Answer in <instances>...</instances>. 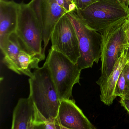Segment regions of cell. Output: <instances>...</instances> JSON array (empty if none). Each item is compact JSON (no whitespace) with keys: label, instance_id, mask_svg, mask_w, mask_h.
<instances>
[{"label":"cell","instance_id":"cell-1","mask_svg":"<svg viewBox=\"0 0 129 129\" xmlns=\"http://www.w3.org/2000/svg\"><path fill=\"white\" fill-rule=\"evenodd\" d=\"M28 80L30 95L38 111L46 120L57 118L60 100L49 70L46 63L35 69Z\"/></svg>","mask_w":129,"mask_h":129},{"label":"cell","instance_id":"cell-2","mask_svg":"<svg viewBox=\"0 0 129 129\" xmlns=\"http://www.w3.org/2000/svg\"><path fill=\"white\" fill-rule=\"evenodd\" d=\"M127 19L113 23L101 33V74L96 82L100 86V92L104 89L116 62L129 47L124 30V24Z\"/></svg>","mask_w":129,"mask_h":129},{"label":"cell","instance_id":"cell-3","mask_svg":"<svg viewBox=\"0 0 129 129\" xmlns=\"http://www.w3.org/2000/svg\"><path fill=\"white\" fill-rule=\"evenodd\" d=\"M74 12L85 26L100 34L113 23L129 17V7L120 0H99Z\"/></svg>","mask_w":129,"mask_h":129},{"label":"cell","instance_id":"cell-4","mask_svg":"<svg viewBox=\"0 0 129 129\" xmlns=\"http://www.w3.org/2000/svg\"><path fill=\"white\" fill-rule=\"evenodd\" d=\"M45 63L49 70L60 101L70 99L74 85L80 82L81 70L78 65L52 48Z\"/></svg>","mask_w":129,"mask_h":129},{"label":"cell","instance_id":"cell-5","mask_svg":"<svg viewBox=\"0 0 129 129\" xmlns=\"http://www.w3.org/2000/svg\"><path fill=\"white\" fill-rule=\"evenodd\" d=\"M15 33L24 51L30 54L45 56L42 47V28L28 4H20Z\"/></svg>","mask_w":129,"mask_h":129},{"label":"cell","instance_id":"cell-6","mask_svg":"<svg viewBox=\"0 0 129 129\" xmlns=\"http://www.w3.org/2000/svg\"><path fill=\"white\" fill-rule=\"evenodd\" d=\"M77 33L80 57L77 64L81 69L92 67L98 63L102 52V35L89 29L78 19L74 12L66 13Z\"/></svg>","mask_w":129,"mask_h":129},{"label":"cell","instance_id":"cell-7","mask_svg":"<svg viewBox=\"0 0 129 129\" xmlns=\"http://www.w3.org/2000/svg\"><path fill=\"white\" fill-rule=\"evenodd\" d=\"M51 48L77 63L80 57L77 33L72 23L65 14L56 25L51 35Z\"/></svg>","mask_w":129,"mask_h":129},{"label":"cell","instance_id":"cell-8","mask_svg":"<svg viewBox=\"0 0 129 129\" xmlns=\"http://www.w3.org/2000/svg\"><path fill=\"white\" fill-rule=\"evenodd\" d=\"M28 4L41 26L44 44L43 50L45 53L55 26L67 12L56 0H31Z\"/></svg>","mask_w":129,"mask_h":129},{"label":"cell","instance_id":"cell-9","mask_svg":"<svg viewBox=\"0 0 129 129\" xmlns=\"http://www.w3.org/2000/svg\"><path fill=\"white\" fill-rule=\"evenodd\" d=\"M62 129H96L72 100L60 101L57 117Z\"/></svg>","mask_w":129,"mask_h":129},{"label":"cell","instance_id":"cell-10","mask_svg":"<svg viewBox=\"0 0 129 129\" xmlns=\"http://www.w3.org/2000/svg\"><path fill=\"white\" fill-rule=\"evenodd\" d=\"M20 4L13 0H0V47L3 48L10 36L15 33Z\"/></svg>","mask_w":129,"mask_h":129},{"label":"cell","instance_id":"cell-11","mask_svg":"<svg viewBox=\"0 0 129 129\" xmlns=\"http://www.w3.org/2000/svg\"><path fill=\"white\" fill-rule=\"evenodd\" d=\"M38 111L30 96L21 98L13 113L12 129H34Z\"/></svg>","mask_w":129,"mask_h":129},{"label":"cell","instance_id":"cell-12","mask_svg":"<svg viewBox=\"0 0 129 129\" xmlns=\"http://www.w3.org/2000/svg\"><path fill=\"white\" fill-rule=\"evenodd\" d=\"M126 50L116 62L113 71L108 78L104 89L100 92V100L106 105H111L114 100L116 98L115 92L116 85L120 74L127 63L126 58Z\"/></svg>","mask_w":129,"mask_h":129},{"label":"cell","instance_id":"cell-13","mask_svg":"<svg viewBox=\"0 0 129 129\" xmlns=\"http://www.w3.org/2000/svg\"><path fill=\"white\" fill-rule=\"evenodd\" d=\"M1 49L4 55L3 61L5 64L16 73L22 74L18 62V57L20 51L24 50L15 33L10 36L6 43Z\"/></svg>","mask_w":129,"mask_h":129},{"label":"cell","instance_id":"cell-14","mask_svg":"<svg viewBox=\"0 0 129 129\" xmlns=\"http://www.w3.org/2000/svg\"><path fill=\"white\" fill-rule=\"evenodd\" d=\"M45 58V56L30 54L24 50H21L18 57V62L22 74L30 78L33 77L34 74L31 72V69L39 68V62L44 60Z\"/></svg>","mask_w":129,"mask_h":129},{"label":"cell","instance_id":"cell-15","mask_svg":"<svg viewBox=\"0 0 129 129\" xmlns=\"http://www.w3.org/2000/svg\"><path fill=\"white\" fill-rule=\"evenodd\" d=\"M129 91L126 83L124 72L123 70L119 77L116 85L115 95L116 98L117 96L122 97Z\"/></svg>","mask_w":129,"mask_h":129},{"label":"cell","instance_id":"cell-16","mask_svg":"<svg viewBox=\"0 0 129 129\" xmlns=\"http://www.w3.org/2000/svg\"><path fill=\"white\" fill-rule=\"evenodd\" d=\"M99 0H74L76 6V10H82L85 9L93 4Z\"/></svg>","mask_w":129,"mask_h":129},{"label":"cell","instance_id":"cell-17","mask_svg":"<svg viewBox=\"0 0 129 129\" xmlns=\"http://www.w3.org/2000/svg\"><path fill=\"white\" fill-rule=\"evenodd\" d=\"M120 103L129 114V99L124 97H121Z\"/></svg>","mask_w":129,"mask_h":129},{"label":"cell","instance_id":"cell-18","mask_svg":"<svg viewBox=\"0 0 129 129\" xmlns=\"http://www.w3.org/2000/svg\"><path fill=\"white\" fill-rule=\"evenodd\" d=\"M127 86L129 90V65L127 64L123 69Z\"/></svg>","mask_w":129,"mask_h":129},{"label":"cell","instance_id":"cell-19","mask_svg":"<svg viewBox=\"0 0 129 129\" xmlns=\"http://www.w3.org/2000/svg\"><path fill=\"white\" fill-rule=\"evenodd\" d=\"M124 30L127 37V40L129 44V17L126 19L124 24Z\"/></svg>","mask_w":129,"mask_h":129},{"label":"cell","instance_id":"cell-20","mask_svg":"<svg viewBox=\"0 0 129 129\" xmlns=\"http://www.w3.org/2000/svg\"><path fill=\"white\" fill-rule=\"evenodd\" d=\"M66 1L69 4L74 10L75 11L76 10L77 8H76V6H75V4L74 0H66Z\"/></svg>","mask_w":129,"mask_h":129},{"label":"cell","instance_id":"cell-21","mask_svg":"<svg viewBox=\"0 0 129 129\" xmlns=\"http://www.w3.org/2000/svg\"><path fill=\"white\" fill-rule=\"evenodd\" d=\"M126 58L127 60V62H129V47L126 50Z\"/></svg>","mask_w":129,"mask_h":129},{"label":"cell","instance_id":"cell-22","mask_svg":"<svg viewBox=\"0 0 129 129\" xmlns=\"http://www.w3.org/2000/svg\"><path fill=\"white\" fill-rule=\"evenodd\" d=\"M122 97H124V98H127V99H129V91L127 92V93H126V94Z\"/></svg>","mask_w":129,"mask_h":129},{"label":"cell","instance_id":"cell-23","mask_svg":"<svg viewBox=\"0 0 129 129\" xmlns=\"http://www.w3.org/2000/svg\"><path fill=\"white\" fill-rule=\"evenodd\" d=\"M120 1H122V2H124V3H125L127 5L126 0H120Z\"/></svg>","mask_w":129,"mask_h":129},{"label":"cell","instance_id":"cell-24","mask_svg":"<svg viewBox=\"0 0 129 129\" xmlns=\"http://www.w3.org/2000/svg\"><path fill=\"white\" fill-rule=\"evenodd\" d=\"M127 6H129V0H128V3H127Z\"/></svg>","mask_w":129,"mask_h":129},{"label":"cell","instance_id":"cell-25","mask_svg":"<svg viewBox=\"0 0 129 129\" xmlns=\"http://www.w3.org/2000/svg\"><path fill=\"white\" fill-rule=\"evenodd\" d=\"M128 0H126L127 5V3H128Z\"/></svg>","mask_w":129,"mask_h":129},{"label":"cell","instance_id":"cell-26","mask_svg":"<svg viewBox=\"0 0 129 129\" xmlns=\"http://www.w3.org/2000/svg\"><path fill=\"white\" fill-rule=\"evenodd\" d=\"M127 64H128L129 65V62H127Z\"/></svg>","mask_w":129,"mask_h":129}]
</instances>
